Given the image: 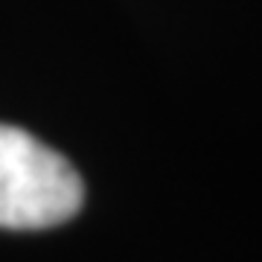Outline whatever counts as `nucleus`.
Masks as SVG:
<instances>
[{
	"instance_id": "obj_1",
	"label": "nucleus",
	"mask_w": 262,
	"mask_h": 262,
	"mask_svg": "<svg viewBox=\"0 0 262 262\" xmlns=\"http://www.w3.org/2000/svg\"><path fill=\"white\" fill-rule=\"evenodd\" d=\"M84 187L79 172L32 134L0 122V227L41 230L79 213Z\"/></svg>"
}]
</instances>
